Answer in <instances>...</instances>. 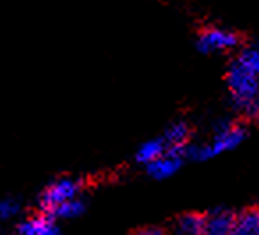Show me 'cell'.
I'll return each mask as SVG.
<instances>
[{"mask_svg": "<svg viewBox=\"0 0 259 235\" xmlns=\"http://www.w3.org/2000/svg\"><path fill=\"white\" fill-rule=\"evenodd\" d=\"M248 138V129L245 124L236 122L233 119L220 117L213 122V133L208 142L190 143L185 150V156L190 161L204 163V161L215 159V157L236 150Z\"/></svg>", "mask_w": 259, "mask_h": 235, "instance_id": "1", "label": "cell"}, {"mask_svg": "<svg viewBox=\"0 0 259 235\" xmlns=\"http://www.w3.org/2000/svg\"><path fill=\"white\" fill-rule=\"evenodd\" d=\"M226 87L231 106L248 121L259 119V78L234 58L226 73Z\"/></svg>", "mask_w": 259, "mask_h": 235, "instance_id": "2", "label": "cell"}, {"mask_svg": "<svg viewBox=\"0 0 259 235\" xmlns=\"http://www.w3.org/2000/svg\"><path fill=\"white\" fill-rule=\"evenodd\" d=\"M82 188H83V182L76 177H71V175L54 179L37 195L36 200L37 210L48 214L54 212L59 205L76 198V196H82Z\"/></svg>", "mask_w": 259, "mask_h": 235, "instance_id": "3", "label": "cell"}, {"mask_svg": "<svg viewBox=\"0 0 259 235\" xmlns=\"http://www.w3.org/2000/svg\"><path fill=\"white\" fill-rule=\"evenodd\" d=\"M240 46V36L224 27H206L195 37V50L201 55L227 53Z\"/></svg>", "mask_w": 259, "mask_h": 235, "instance_id": "4", "label": "cell"}, {"mask_svg": "<svg viewBox=\"0 0 259 235\" xmlns=\"http://www.w3.org/2000/svg\"><path fill=\"white\" fill-rule=\"evenodd\" d=\"M61 221L55 219L48 212H37L29 214L16 221L13 228V235H61Z\"/></svg>", "mask_w": 259, "mask_h": 235, "instance_id": "5", "label": "cell"}, {"mask_svg": "<svg viewBox=\"0 0 259 235\" xmlns=\"http://www.w3.org/2000/svg\"><path fill=\"white\" fill-rule=\"evenodd\" d=\"M185 161H187L185 152H180V150H167L163 156H160L158 159L153 161L151 164L146 166V173H148L153 181H167V179H172L176 173H180Z\"/></svg>", "mask_w": 259, "mask_h": 235, "instance_id": "6", "label": "cell"}, {"mask_svg": "<svg viewBox=\"0 0 259 235\" xmlns=\"http://www.w3.org/2000/svg\"><path fill=\"white\" fill-rule=\"evenodd\" d=\"M236 214L227 207H213L204 212V230L202 235H233Z\"/></svg>", "mask_w": 259, "mask_h": 235, "instance_id": "7", "label": "cell"}, {"mask_svg": "<svg viewBox=\"0 0 259 235\" xmlns=\"http://www.w3.org/2000/svg\"><path fill=\"white\" fill-rule=\"evenodd\" d=\"M162 138L165 140L167 149L169 150H180L185 152L187 147L192 143V129L188 122L185 121H174L163 131Z\"/></svg>", "mask_w": 259, "mask_h": 235, "instance_id": "8", "label": "cell"}, {"mask_svg": "<svg viewBox=\"0 0 259 235\" xmlns=\"http://www.w3.org/2000/svg\"><path fill=\"white\" fill-rule=\"evenodd\" d=\"M206 216L201 212H185L174 219L170 233L172 235H202Z\"/></svg>", "mask_w": 259, "mask_h": 235, "instance_id": "9", "label": "cell"}, {"mask_svg": "<svg viewBox=\"0 0 259 235\" xmlns=\"http://www.w3.org/2000/svg\"><path fill=\"white\" fill-rule=\"evenodd\" d=\"M167 150H169V149H167V143H165V140H163L162 136L149 138V140L142 142L141 145L137 147V150H135V161L146 168L148 164H151L153 161L158 159L160 156H163Z\"/></svg>", "mask_w": 259, "mask_h": 235, "instance_id": "10", "label": "cell"}, {"mask_svg": "<svg viewBox=\"0 0 259 235\" xmlns=\"http://www.w3.org/2000/svg\"><path fill=\"white\" fill-rule=\"evenodd\" d=\"M233 235H259V207H248L236 214Z\"/></svg>", "mask_w": 259, "mask_h": 235, "instance_id": "11", "label": "cell"}, {"mask_svg": "<svg viewBox=\"0 0 259 235\" xmlns=\"http://www.w3.org/2000/svg\"><path fill=\"white\" fill-rule=\"evenodd\" d=\"M87 212V202L83 196H76V198L69 200V202L59 205L54 212H50L57 221H73L82 217Z\"/></svg>", "mask_w": 259, "mask_h": 235, "instance_id": "12", "label": "cell"}, {"mask_svg": "<svg viewBox=\"0 0 259 235\" xmlns=\"http://www.w3.org/2000/svg\"><path fill=\"white\" fill-rule=\"evenodd\" d=\"M23 210V203L18 196H4L0 200V221L2 223H9V221H15L16 217H20Z\"/></svg>", "mask_w": 259, "mask_h": 235, "instance_id": "13", "label": "cell"}, {"mask_svg": "<svg viewBox=\"0 0 259 235\" xmlns=\"http://www.w3.org/2000/svg\"><path fill=\"white\" fill-rule=\"evenodd\" d=\"M234 58L259 78V44H247L238 51Z\"/></svg>", "mask_w": 259, "mask_h": 235, "instance_id": "14", "label": "cell"}, {"mask_svg": "<svg viewBox=\"0 0 259 235\" xmlns=\"http://www.w3.org/2000/svg\"><path fill=\"white\" fill-rule=\"evenodd\" d=\"M132 235H169V231L162 226H155V224H151V226L139 228V230H135Z\"/></svg>", "mask_w": 259, "mask_h": 235, "instance_id": "15", "label": "cell"}]
</instances>
